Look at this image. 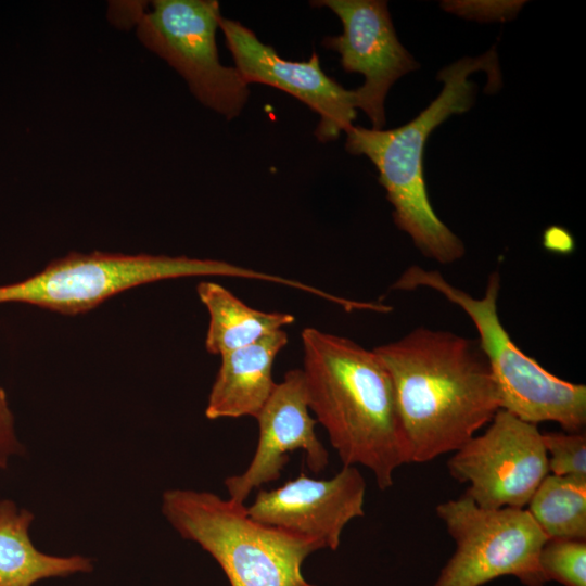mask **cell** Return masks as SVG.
Returning <instances> with one entry per match:
<instances>
[{
	"label": "cell",
	"mask_w": 586,
	"mask_h": 586,
	"mask_svg": "<svg viewBox=\"0 0 586 586\" xmlns=\"http://www.w3.org/2000/svg\"><path fill=\"white\" fill-rule=\"evenodd\" d=\"M539 565L547 583L586 586V539L548 538L539 553Z\"/></svg>",
	"instance_id": "cell-18"
},
{
	"label": "cell",
	"mask_w": 586,
	"mask_h": 586,
	"mask_svg": "<svg viewBox=\"0 0 586 586\" xmlns=\"http://www.w3.org/2000/svg\"><path fill=\"white\" fill-rule=\"evenodd\" d=\"M220 276L276 283V275L225 260L165 255L72 252L40 272L0 286V303H26L66 315L88 311L125 290L160 280Z\"/></svg>",
	"instance_id": "cell-6"
},
{
	"label": "cell",
	"mask_w": 586,
	"mask_h": 586,
	"mask_svg": "<svg viewBox=\"0 0 586 586\" xmlns=\"http://www.w3.org/2000/svg\"><path fill=\"white\" fill-rule=\"evenodd\" d=\"M523 1H448L443 7L456 14L481 21L512 18Z\"/></svg>",
	"instance_id": "cell-20"
},
{
	"label": "cell",
	"mask_w": 586,
	"mask_h": 586,
	"mask_svg": "<svg viewBox=\"0 0 586 586\" xmlns=\"http://www.w3.org/2000/svg\"><path fill=\"white\" fill-rule=\"evenodd\" d=\"M543 443L551 474L586 480V434L546 432Z\"/></svg>",
	"instance_id": "cell-19"
},
{
	"label": "cell",
	"mask_w": 586,
	"mask_h": 586,
	"mask_svg": "<svg viewBox=\"0 0 586 586\" xmlns=\"http://www.w3.org/2000/svg\"><path fill=\"white\" fill-rule=\"evenodd\" d=\"M374 352L392 379L410 463L456 451L500 409L479 342L420 327Z\"/></svg>",
	"instance_id": "cell-1"
},
{
	"label": "cell",
	"mask_w": 586,
	"mask_h": 586,
	"mask_svg": "<svg viewBox=\"0 0 586 586\" xmlns=\"http://www.w3.org/2000/svg\"><path fill=\"white\" fill-rule=\"evenodd\" d=\"M196 292L209 314L205 347L213 355L221 356L250 345L295 321L288 313L250 307L215 282H201Z\"/></svg>",
	"instance_id": "cell-16"
},
{
	"label": "cell",
	"mask_w": 586,
	"mask_h": 586,
	"mask_svg": "<svg viewBox=\"0 0 586 586\" xmlns=\"http://www.w3.org/2000/svg\"><path fill=\"white\" fill-rule=\"evenodd\" d=\"M527 505L547 538L586 539V480L547 474Z\"/></svg>",
	"instance_id": "cell-17"
},
{
	"label": "cell",
	"mask_w": 586,
	"mask_h": 586,
	"mask_svg": "<svg viewBox=\"0 0 586 586\" xmlns=\"http://www.w3.org/2000/svg\"><path fill=\"white\" fill-rule=\"evenodd\" d=\"M33 519L13 501H0V586H34L42 578L92 571L89 558L56 557L37 550L29 537Z\"/></svg>",
	"instance_id": "cell-15"
},
{
	"label": "cell",
	"mask_w": 586,
	"mask_h": 586,
	"mask_svg": "<svg viewBox=\"0 0 586 586\" xmlns=\"http://www.w3.org/2000/svg\"><path fill=\"white\" fill-rule=\"evenodd\" d=\"M451 477L468 483L466 495L487 509L524 508L548 474L543 433L536 424L499 409L447 462Z\"/></svg>",
	"instance_id": "cell-9"
},
{
	"label": "cell",
	"mask_w": 586,
	"mask_h": 586,
	"mask_svg": "<svg viewBox=\"0 0 586 586\" xmlns=\"http://www.w3.org/2000/svg\"><path fill=\"white\" fill-rule=\"evenodd\" d=\"M456 549L433 586H483L513 576L524 586H545L539 553L548 539L527 510L477 506L466 494L436 506Z\"/></svg>",
	"instance_id": "cell-7"
},
{
	"label": "cell",
	"mask_w": 586,
	"mask_h": 586,
	"mask_svg": "<svg viewBox=\"0 0 586 586\" xmlns=\"http://www.w3.org/2000/svg\"><path fill=\"white\" fill-rule=\"evenodd\" d=\"M479 71L488 73L494 90L500 86L495 49L477 58H462L437 75L443 82L440 94L409 123L393 129L352 126L346 130L345 149L367 156L379 171V182L393 206L396 226L406 232L416 247L440 264L454 263L464 255L462 241L433 209L423 175V155L430 133L450 115L470 110L475 85L469 77Z\"/></svg>",
	"instance_id": "cell-3"
},
{
	"label": "cell",
	"mask_w": 586,
	"mask_h": 586,
	"mask_svg": "<svg viewBox=\"0 0 586 586\" xmlns=\"http://www.w3.org/2000/svg\"><path fill=\"white\" fill-rule=\"evenodd\" d=\"M286 344L288 333L279 330L221 355L205 408L206 418H255L276 385L272 366Z\"/></svg>",
	"instance_id": "cell-14"
},
{
	"label": "cell",
	"mask_w": 586,
	"mask_h": 586,
	"mask_svg": "<svg viewBox=\"0 0 586 586\" xmlns=\"http://www.w3.org/2000/svg\"><path fill=\"white\" fill-rule=\"evenodd\" d=\"M365 496L366 482L360 471L343 466L327 480L301 473L280 487L260 489L246 510L260 523L336 550L344 527L365 514Z\"/></svg>",
	"instance_id": "cell-12"
},
{
	"label": "cell",
	"mask_w": 586,
	"mask_h": 586,
	"mask_svg": "<svg viewBox=\"0 0 586 586\" xmlns=\"http://www.w3.org/2000/svg\"><path fill=\"white\" fill-rule=\"evenodd\" d=\"M543 245L548 251L569 254L574 250L575 241L565 228L551 226L543 233Z\"/></svg>",
	"instance_id": "cell-22"
},
{
	"label": "cell",
	"mask_w": 586,
	"mask_h": 586,
	"mask_svg": "<svg viewBox=\"0 0 586 586\" xmlns=\"http://www.w3.org/2000/svg\"><path fill=\"white\" fill-rule=\"evenodd\" d=\"M310 4L329 8L341 20L342 34L326 37L322 44L340 54L345 72L365 77L364 85L355 89L357 109L367 114L372 129H383L388 90L396 80L419 67L396 36L387 2L317 0Z\"/></svg>",
	"instance_id": "cell-10"
},
{
	"label": "cell",
	"mask_w": 586,
	"mask_h": 586,
	"mask_svg": "<svg viewBox=\"0 0 586 586\" xmlns=\"http://www.w3.org/2000/svg\"><path fill=\"white\" fill-rule=\"evenodd\" d=\"M219 28L244 82L275 87L305 103L320 117L315 130L319 141L334 140L353 126L357 115L355 90L329 77L316 52L307 61H290L238 21L221 16Z\"/></svg>",
	"instance_id": "cell-11"
},
{
	"label": "cell",
	"mask_w": 586,
	"mask_h": 586,
	"mask_svg": "<svg viewBox=\"0 0 586 586\" xmlns=\"http://www.w3.org/2000/svg\"><path fill=\"white\" fill-rule=\"evenodd\" d=\"M417 288L437 291L473 321L498 390L500 409L536 425L553 421L565 432H582L586 424V386L553 375L513 343L498 316L497 271L489 275L480 298L450 284L440 271L420 266L407 268L392 285L406 291Z\"/></svg>",
	"instance_id": "cell-5"
},
{
	"label": "cell",
	"mask_w": 586,
	"mask_h": 586,
	"mask_svg": "<svg viewBox=\"0 0 586 586\" xmlns=\"http://www.w3.org/2000/svg\"><path fill=\"white\" fill-rule=\"evenodd\" d=\"M255 419L258 442L247 468L228 476V498L244 504L250 494L264 484L278 480L289 461V453L303 450L309 470L320 473L329 462V454L315 432L307 388L302 369L289 370L276 383Z\"/></svg>",
	"instance_id": "cell-13"
},
{
	"label": "cell",
	"mask_w": 586,
	"mask_h": 586,
	"mask_svg": "<svg viewBox=\"0 0 586 586\" xmlns=\"http://www.w3.org/2000/svg\"><path fill=\"white\" fill-rule=\"evenodd\" d=\"M162 512L182 538L217 561L230 586H317L302 565L322 544L254 520L244 504L211 492L168 489Z\"/></svg>",
	"instance_id": "cell-4"
},
{
	"label": "cell",
	"mask_w": 586,
	"mask_h": 586,
	"mask_svg": "<svg viewBox=\"0 0 586 586\" xmlns=\"http://www.w3.org/2000/svg\"><path fill=\"white\" fill-rule=\"evenodd\" d=\"M220 18L216 0H155L135 23L141 43L175 68L202 104L232 119L250 90L235 67L219 62Z\"/></svg>",
	"instance_id": "cell-8"
},
{
	"label": "cell",
	"mask_w": 586,
	"mask_h": 586,
	"mask_svg": "<svg viewBox=\"0 0 586 586\" xmlns=\"http://www.w3.org/2000/svg\"><path fill=\"white\" fill-rule=\"evenodd\" d=\"M308 405L343 466H362L384 491L410 463L391 375L379 355L351 339L301 333Z\"/></svg>",
	"instance_id": "cell-2"
},
{
	"label": "cell",
	"mask_w": 586,
	"mask_h": 586,
	"mask_svg": "<svg viewBox=\"0 0 586 586\" xmlns=\"http://www.w3.org/2000/svg\"><path fill=\"white\" fill-rule=\"evenodd\" d=\"M21 450L22 446L15 436L13 416L8 405L7 395L0 386V468H7L9 458Z\"/></svg>",
	"instance_id": "cell-21"
}]
</instances>
